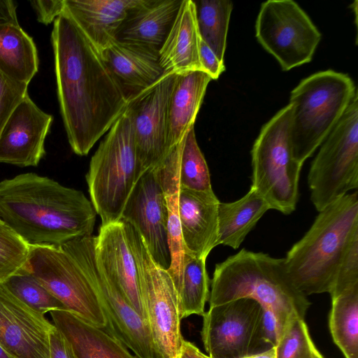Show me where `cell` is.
<instances>
[{
	"mask_svg": "<svg viewBox=\"0 0 358 358\" xmlns=\"http://www.w3.org/2000/svg\"><path fill=\"white\" fill-rule=\"evenodd\" d=\"M51 41L60 112L72 150L87 155L127 101L101 52L69 15L54 21Z\"/></svg>",
	"mask_w": 358,
	"mask_h": 358,
	"instance_id": "obj_1",
	"label": "cell"
},
{
	"mask_svg": "<svg viewBox=\"0 0 358 358\" xmlns=\"http://www.w3.org/2000/svg\"><path fill=\"white\" fill-rule=\"evenodd\" d=\"M96 212L80 190L34 173L0 181V220L29 246L92 236Z\"/></svg>",
	"mask_w": 358,
	"mask_h": 358,
	"instance_id": "obj_2",
	"label": "cell"
},
{
	"mask_svg": "<svg viewBox=\"0 0 358 358\" xmlns=\"http://www.w3.org/2000/svg\"><path fill=\"white\" fill-rule=\"evenodd\" d=\"M241 298L272 311L281 334L291 320L304 319L310 306L292 280L284 258L244 248L215 265L208 301L212 307Z\"/></svg>",
	"mask_w": 358,
	"mask_h": 358,
	"instance_id": "obj_3",
	"label": "cell"
},
{
	"mask_svg": "<svg viewBox=\"0 0 358 358\" xmlns=\"http://www.w3.org/2000/svg\"><path fill=\"white\" fill-rule=\"evenodd\" d=\"M358 232V194H346L319 212L287 252L292 280L306 295L329 292L343 253Z\"/></svg>",
	"mask_w": 358,
	"mask_h": 358,
	"instance_id": "obj_4",
	"label": "cell"
},
{
	"mask_svg": "<svg viewBox=\"0 0 358 358\" xmlns=\"http://www.w3.org/2000/svg\"><path fill=\"white\" fill-rule=\"evenodd\" d=\"M357 93L348 75L333 70L312 74L293 89L290 137L299 164L303 165L322 143Z\"/></svg>",
	"mask_w": 358,
	"mask_h": 358,
	"instance_id": "obj_5",
	"label": "cell"
},
{
	"mask_svg": "<svg viewBox=\"0 0 358 358\" xmlns=\"http://www.w3.org/2000/svg\"><path fill=\"white\" fill-rule=\"evenodd\" d=\"M143 174L126 108L99 143L86 175L90 201L101 225L121 220L126 202Z\"/></svg>",
	"mask_w": 358,
	"mask_h": 358,
	"instance_id": "obj_6",
	"label": "cell"
},
{
	"mask_svg": "<svg viewBox=\"0 0 358 358\" xmlns=\"http://www.w3.org/2000/svg\"><path fill=\"white\" fill-rule=\"evenodd\" d=\"M293 105L280 110L262 128L252 151V185L271 209L289 215L299 199L303 165L293 155L290 137Z\"/></svg>",
	"mask_w": 358,
	"mask_h": 358,
	"instance_id": "obj_7",
	"label": "cell"
},
{
	"mask_svg": "<svg viewBox=\"0 0 358 358\" xmlns=\"http://www.w3.org/2000/svg\"><path fill=\"white\" fill-rule=\"evenodd\" d=\"M95 236L74 238L60 245L77 263L94 289L106 316V332L136 358H162L147 320L139 315L95 255Z\"/></svg>",
	"mask_w": 358,
	"mask_h": 358,
	"instance_id": "obj_8",
	"label": "cell"
},
{
	"mask_svg": "<svg viewBox=\"0 0 358 358\" xmlns=\"http://www.w3.org/2000/svg\"><path fill=\"white\" fill-rule=\"evenodd\" d=\"M317 211L358 187V97L352 99L322 143L308 175Z\"/></svg>",
	"mask_w": 358,
	"mask_h": 358,
	"instance_id": "obj_9",
	"label": "cell"
},
{
	"mask_svg": "<svg viewBox=\"0 0 358 358\" xmlns=\"http://www.w3.org/2000/svg\"><path fill=\"white\" fill-rule=\"evenodd\" d=\"M124 226L155 347L162 358H179L185 339L173 280L168 269L154 260L140 234L129 224L124 222Z\"/></svg>",
	"mask_w": 358,
	"mask_h": 358,
	"instance_id": "obj_10",
	"label": "cell"
},
{
	"mask_svg": "<svg viewBox=\"0 0 358 358\" xmlns=\"http://www.w3.org/2000/svg\"><path fill=\"white\" fill-rule=\"evenodd\" d=\"M24 266L66 310L106 331L108 322L94 289L61 246H29Z\"/></svg>",
	"mask_w": 358,
	"mask_h": 358,
	"instance_id": "obj_11",
	"label": "cell"
},
{
	"mask_svg": "<svg viewBox=\"0 0 358 358\" xmlns=\"http://www.w3.org/2000/svg\"><path fill=\"white\" fill-rule=\"evenodd\" d=\"M261 45L289 71L311 61L321 34L292 0H268L261 6L255 23Z\"/></svg>",
	"mask_w": 358,
	"mask_h": 358,
	"instance_id": "obj_12",
	"label": "cell"
},
{
	"mask_svg": "<svg viewBox=\"0 0 358 358\" xmlns=\"http://www.w3.org/2000/svg\"><path fill=\"white\" fill-rule=\"evenodd\" d=\"M262 309L241 298L209 308L202 315V343L210 358H240L256 353L261 336Z\"/></svg>",
	"mask_w": 358,
	"mask_h": 358,
	"instance_id": "obj_13",
	"label": "cell"
},
{
	"mask_svg": "<svg viewBox=\"0 0 358 358\" xmlns=\"http://www.w3.org/2000/svg\"><path fill=\"white\" fill-rule=\"evenodd\" d=\"M177 74L165 73L153 85L128 101L137 157L142 173L154 169L169 152V101Z\"/></svg>",
	"mask_w": 358,
	"mask_h": 358,
	"instance_id": "obj_14",
	"label": "cell"
},
{
	"mask_svg": "<svg viewBox=\"0 0 358 358\" xmlns=\"http://www.w3.org/2000/svg\"><path fill=\"white\" fill-rule=\"evenodd\" d=\"M121 221L133 227L154 260L168 269L171 264L168 210L164 192L154 169L145 172L138 180L126 202Z\"/></svg>",
	"mask_w": 358,
	"mask_h": 358,
	"instance_id": "obj_15",
	"label": "cell"
},
{
	"mask_svg": "<svg viewBox=\"0 0 358 358\" xmlns=\"http://www.w3.org/2000/svg\"><path fill=\"white\" fill-rule=\"evenodd\" d=\"M55 325L0 282V346L14 358H51Z\"/></svg>",
	"mask_w": 358,
	"mask_h": 358,
	"instance_id": "obj_16",
	"label": "cell"
},
{
	"mask_svg": "<svg viewBox=\"0 0 358 358\" xmlns=\"http://www.w3.org/2000/svg\"><path fill=\"white\" fill-rule=\"evenodd\" d=\"M52 116L27 94L14 109L0 134V163L36 166L45 154V141Z\"/></svg>",
	"mask_w": 358,
	"mask_h": 358,
	"instance_id": "obj_17",
	"label": "cell"
},
{
	"mask_svg": "<svg viewBox=\"0 0 358 358\" xmlns=\"http://www.w3.org/2000/svg\"><path fill=\"white\" fill-rule=\"evenodd\" d=\"M95 255L120 287L127 300L147 320L136 263L127 236L124 222L101 225L95 236Z\"/></svg>",
	"mask_w": 358,
	"mask_h": 358,
	"instance_id": "obj_18",
	"label": "cell"
},
{
	"mask_svg": "<svg viewBox=\"0 0 358 358\" xmlns=\"http://www.w3.org/2000/svg\"><path fill=\"white\" fill-rule=\"evenodd\" d=\"M220 202L213 191L180 189L178 213L186 254L206 259L218 245Z\"/></svg>",
	"mask_w": 358,
	"mask_h": 358,
	"instance_id": "obj_19",
	"label": "cell"
},
{
	"mask_svg": "<svg viewBox=\"0 0 358 358\" xmlns=\"http://www.w3.org/2000/svg\"><path fill=\"white\" fill-rule=\"evenodd\" d=\"M101 54L127 103L165 73L159 52L142 45L115 40Z\"/></svg>",
	"mask_w": 358,
	"mask_h": 358,
	"instance_id": "obj_20",
	"label": "cell"
},
{
	"mask_svg": "<svg viewBox=\"0 0 358 358\" xmlns=\"http://www.w3.org/2000/svg\"><path fill=\"white\" fill-rule=\"evenodd\" d=\"M182 0H139L120 27L115 40L159 52Z\"/></svg>",
	"mask_w": 358,
	"mask_h": 358,
	"instance_id": "obj_21",
	"label": "cell"
},
{
	"mask_svg": "<svg viewBox=\"0 0 358 358\" xmlns=\"http://www.w3.org/2000/svg\"><path fill=\"white\" fill-rule=\"evenodd\" d=\"M139 0H64V10L102 52L116 38L130 10Z\"/></svg>",
	"mask_w": 358,
	"mask_h": 358,
	"instance_id": "obj_22",
	"label": "cell"
},
{
	"mask_svg": "<svg viewBox=\"0 0 358 358\" xmlns=\"http://www.w3.org/2000/svg\"><path fill=\"white\" fill-rule=\"evenodd\" d=\"M201 37L193 0H182L172 27L159 52L164 73L203 71L199 60ZM204 72V71H203Z\"/></svg>",
	"mask_w": 358,
	"mask_h": 358,
	"instance_id": "obj_23",
	"label": "cell"
},
{
	"mask_svg": "<svg viewBox=\"0 0 358 358\" xmlns=\"http://www.w3.org/2000/svg\"><path fill=\"white\" fill-rule=\"evenodd\" d=\"M75 358H136L118 339L66 310L50 311Z\"/></svg>",
	"mask_w": 358,
	"mask_h": 358,
	"instance_id": "obj_24",
	"label": "cell"
},
{
	"mask_svg": "<svg viewBox=\"0 0 358 358\" xmlns=\"http://www.w3.org/2000/svg\"><path fill=\"white\" fill-rule=\"evenodd\" d=\"M211 78L201 71L177 74L169 105L168 148L180 143L194 122Z\"/></svg>",
	"mask_w": 358,
	"mask_h": 358,
	"instance_id": "obj_25",
	"label": "cell"
},
{
	"mask_svg": "<svg viewBox=\"0 0 358 358\" xmlns=\"http://www.w3.org/2000/svg\"><path fill=\"white\" fill-rule=\"evenodd\" d=\"M271 209L266 200L254 189L240 199L218 205V245L239 248L246 236L264 213Z\"/></svg>",
	"mask_w": 358,
	"mask_h": 358,
	"instance_id": "obj_26",
	"label": "cell"
},
{
	"mask_svg": "<svg viewBox=\"0 0 358 358\" xmlns=\"http://www.w3.org/2000/svg\"><path fill=\"white\" fill-rule=\"evenodd\" d=\"M38 69V57L32 38L20 24L0 26V71L29 85Z\"/></svg>",
	"mask_w": 358,
	"mask_h": 358,
	"instance_id": "obj_27",
	"label": "cell"
},
{
	"mask_svg": "<svg viewBox=\"0 0 358 358\" xmlns=\"http://www.w3.org/2000/svg\"><path fill=\"white\" fill-rule=\"evenodd\" d=\"M329 327L345 358H358V285L331 299Z\"/></svg>",
	"mask_w": 358,
	"mask_h": 358,
	"instance_id": "obj_28",
	"label": "cell"
},
{
	"mask_svg": "<svg viewBox=\"0 0 358 358\" xmlns=\"http://www.w3.org/2000/svg\"><path fill=\"white\" fill-rule=\"evenodd\" d=\"M206 261L185 255L181 281L176 289L181 320L192 315L202 316L205 313L210 295Z\"/></svg>",
	"mask_w": 358,
	"mask_h": 358,
	"instance_id": "obj_29",
	"label": "cell"
},
{
	"mask_svg": "<svg viewBox=\"0 0 358 358\" xmlns=\"http://www.w3.org/2000/svg\"><path fill=\"white\" fill-rule=\"evenodd\" d=\"M197 27L201 38L224 63L227 37L233 3L228 0H196Z\"/></svg>",
	"mask_w": 358,
	"mask_h": 358,
	"instance_id": "obj_30",
	"label": "cell"
},
{
	"mask_svg": "<svg viewBox=\"0 0 358 358\" xmlns=\"http://www.w3.org/2000/svg\"><path fill=\"white\" fill-rule=\"evenodd\" d=\"M159 181L164 192L168 210L167 240L171 256L168 271L176 289L181 281L186 255L178 213L180 185L178 178L175 177H161Z\"/></svg>",
	"mask_w": 358,
	"mask_h": 358,
	"instance_id": "obj_31",
	"label": "cell"
},
{
	"mask_svg": "<svg viewBox=\"0 0 358 358\" xmlns=\"http://www.w3.org/2000/svg\"><path fill=\"white\" fill-rule=\"evenodd\" d=\"M178 177L180 189L213 191L208 164L196 141L194 126L189 129L182 140Z\"/></svg>",
	"mask_w": 358,
	"mask_h": 358,
	"instance_id": "obj_32",
	"label": "cell"
},
{
	"mask_svg": "<svg viewBox=\"0 0 358 358\" xmlns=\"http://www.w3.org/2000/svg\"><path fill=\"white\" fill-rule=\"evenodd\" d=\"M1 283L13 296L37 313L44 315L52 310H66L64 304L24 266Z\"/></svg>",
	"mask_w": 358,
	"mask_h": 358,
	"instance_id": "obj_33",
	"label": "cell"
},
{
	"mask_svg": "<svg viewBox=\"0 0 358 358\" xmlns=\"http://www.w3.org/2000/svg\"><path fill=\"white\" fill-rule=\"evenodd\" d=\"M275 347L276 358H324L313 343L306 322L300 317L289 322Z\"/></svg>",
	"mask_w": 358,
	"mask_h": 358,
	"instance_id": "obj_34",
	"label": "cell"
},
{
	"mask_svg": "<svg viewBox=\"0 0 358 358\" xmlns=\"http://www.w3.org/2000/svg\"><path fill=\"white\" fill-rule=\"evenodd\" d=\"M29 246L0 220V282L22 268Z\"/></svg>",
	"mask_w": 358,
	"mask_h": 358,
	"instance_id": "obj_35",
	"label": "cell"
},
{
	"mask_svg": "<svg viewBox=\"0 0 358 358\" xmlns=\"http://www.w3.org/2000/svg\"><path fill=\"white\" fill-rule=\"evenodd\" d=\"M358 285V232L348 243L328 293L331 299Z\"/></svg>",
	"mask_w": 358,
	"mask_h": 358,
	"instance_id": "obj_36",
	"label": "cell"
},
{
	"mask_svg": "<svg viewBox=\"0 0 358 358\" xmlns=\"http://www.w3.org/2000/svg\"><path fill=\"white\" fill-rule=\"evenodd\" d=\"M28 94V85L14 81L0 71V134L10 115Z\"/></svg>",
	"mask_w": 358,
	"mask_h": 358,
	"instance_id": "obj_37",
	"label": "cell"
},
{
	"mask_svg": "<svg viewBox=\"0 0 358 358\" xmlns=\"http://www.w3.org/2000/svg\"><path fill=\"white\" fill-rule=\"evenodd\" d=\"M30 3L38 21L44 24L55 21L64 10V0H34Z\"/></svg>",
	"mask_w": 358,
	"mask_h": 358,
	"instance_id": "obj_38",
	"label": "cell"
},
{
	"mask_svg": "<svg viewBox=\"0 0 358 358\" xmlns=\"http://www.w3.org/2000/svg\"><path fill=\"white\" fill-rule=\"evenodd\" d=\"M199 60L203 71L208 74L212 80H217L225 71L224 64L218 59L201 38L199 45Z\"/></svg>",
	"mask_w": 358,
	"mask_h": 358,
	"instance_id": "obj_39",
	"label": "cell"
},
{
	"mask_svg": "<svg viewBox=\"0 0 358 358\" xmlns=\"http://www.w3.org/2000/svg\"><path fill=\"white\" fill-rule=\"evenodd\" d=\"M281 335V331L274 313L262 310L261 320V336L264 343L275 346Z\"/></svg>",
	"mask_w": 358,
	"mask_h": 358,
	"instance_id": "obj_40",
	"label": "cell"
},
{
	"mask_svg": "<svg viewBox=\"0 0 358 358\" xmlns=\"http://www.w3.org/2000/svg\"><path fill=\"white\" fill-rule=\"evenodd\" d=\"M51 358H75L67 342L55 327L50 333Z\"/></svg>",
	"mask_w": 358,
	"mask_h": 358,
	"instance_id": "obj_41",
	"label": "cell"
},
{
	"mask_svg": "<svg viewBox=\"0 0 358 358\" xmlns=\"http://www.w3.org/2000/svg\"><path fill=\"white\" fill-rule=\"evenodd\" d=\"M17 6L12 0H0V26L19 25Z\"/></svg>",
	"mask_w": 358,
	"mask_h": 358,
	"instance_id": "obj_42",
	"label": "cell"
},
{
	"mask_svg": "<svg viewBox=\"0 0 358 358\" xmlns=\"http://www.w3.org/2000/svg\"><path fill=\"white\" fill-rule=\"evenodd\" d=\"M179 358H208L194 343L183 341L182 348Z\"/></svg>",
	"mask_w": 358,
	"mask_h": 358,
	"instance_id": "obj_43",
	"label": "cell"
},
{
	"mask_svg": "<svg viewBox=\"0 0 358 358\" xmlns=\"http://www.w3.org/2000/svg\"><path fill=\"white\" fill-rule=\"evenodd\" d=\"M240 358H276L275 347L273 346L264 352L252 354Z\"/></svg>",
	"mask_w": 358,
	"mask_h": 358,
	"instance_id": "obj_44",
	"label": "cell"
},
{
	"mask_svg": "<svg viewBox=\"0 0 358 358\" xmlns=\"http://www.w3.org/2000/svg\"><path fill=\"white\" fill-rule=\"evenodd\" d=\"M0 358H14L0 346Z\"/></svg>",
	"mask_w": 358,
	"mask_h": 358,
	"instance_id": "obj_45",
	"label": "cell"
},
{
	"mask_svg": "<svg viewBox=\"0 0 358 358\" xmlns=\"http://www.w3.org/2000/svg\"><path fill=\"white\" fill-rule=\"evenodd\" d=\"M207 357H208V358H210V357H209L208 355H207Z\"/></svg>",
	"mask_w": 358,
	"mask_h": 358,
	"instance_id": "obj_46",
	"label": "cell"
}]
</instances>
